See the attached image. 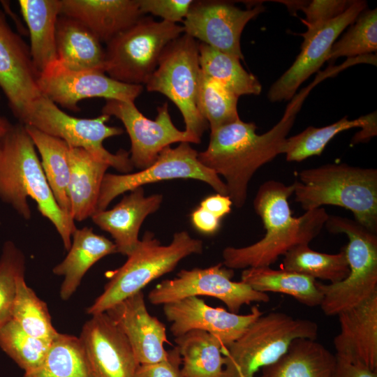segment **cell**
Masks as SVG:
<instances>
[{"instance_id": "1", "label": "cell", "mask_w": 377, "mask_h": 377, "mask_svg": "<svg viewBox=\"0 0 377 377\" xmlns=\"http://www.w3.org/2000/svg\"><path fill=\"white\" fill-rule=\"evenodd\" d=\"M307 90L292 98L281 120L262 135L256 124L241 119L211 131L208 147L198 153L199 161L226 180L228 195L237 208L247 198L248 184L263 165L281 154V148Z\"/></svg>"}, {"instance_id": "2", "label": "cell", "mask_w": 377, "mask_h": 377, "mask_svg": "<svg viewBox=\"0 0 377 377\" xmlns=\"http://www.w3.org/2000/svg\"><path fill=\"white\" fill-rule=\"evenodd\" d=\"M294 188V184L286 185L275 180L267 181L259 187L253 207L265 235L249 246L225 248L223 265L232 269L269 267L279 256L297 246L309 244L320 233L330 215L320 207L293 217L288 200Z\"/></svg>"}, {"instance_id": "3", "label": "cell", "mask_w": 377, "mask_h": 377, "mask_svg": "<svg viewBox=\"0 0 377 377\" xmlns=\"http://www.w3.org/2000/svg\"><path fill=\"white\" fill-rule=\"evenodd\" d=\"M30 197L42 216L54 225L68 251L77 228L57 205L45 176L34 142L22 124L11 126L0 144V200L24 219L31 212Z\"/></svg>"}, {"instance_id": "4", "label": "cell", "mask_w": 377, "mask_h": 377, "mask_svg": "<svg viewBox=\"0 0 377 377\" xmlns=\"http://www.w3.org/2000/svg\"><path fill=\"white\" fill-rule=\"evenodd\" d=\"M295 200L306 211L334 205L353 212L355 221L377 232V170L329 163L302 170L294 183Z\"/></svg>"}, {"instance_id": "5", "label": "cell", "mask_w": 377, "mask_h": 377, "mask_svg": "<svg viewBox=\"0 0 377 377\" xmlns=\"http://www.w3.org/2000/svg\"><path fill=\"white\" fill-rule=\"evenodd\" d=\"M202 242L186 231L177 232L171 242L162 244L151 232L147 231L127 260L111 272L103 292L86 309L89 315L105 312L120 301L142 291L154 279L172 271L184 258L201 253Z\"/></svg>"}, {"instance_id": "6", "label": "cell", "mask_w": 377, "mask_h": 377, "mask_svg": "<svg viewBox=\"0 0 377 377\" xmlns=\"http://www.w3.org/2000/svg\"><path fill=\"white\" fill-rule=\"evenodd\" d=\"M314 321L295 318L283 312H271L257 318L232 343L223 350L221 377H255L279 360L298 338H317Z\"/></svg>"}, {"instance_id": "7", "label": "cell", "mask_w": 377, "mask_h": 377, "mask_svg": "<svg viewBox=\"0 0 377 377\" xmlns=\"http://www.w3.org/2000/svg\"><path fill=\"white\" fill-rule=\"evenodd\" d=\"M325 227L331 233L348 237L344 249L349 267L346 278L330 284L317 282L323 295V312L338 316L377 293V235L355 220L340 216H329Z\"/></svg>"}, {"instance_id": "8", "label": "cell", "mask_w": 377, "mask_h": 377, "mask_svg": "<svg viewBox=\"0 0 377 377\" xmlns=\"http://www.w3.org/2000/svg\"><path fill=\"white\" fill-rule=\"evenodd\" d=\"M200 73L198 43L184 33L165 47L157 68L145 84L148 91L165 95L177 107L184 131L200 143L209 127L198 105Z\"/></svg>"}, {"instance_id": "9", "label": "cell", "mask_w": 377, "mask_h": 377, "mask_svg": "<svg viewBox=\"0 0 377 377\" xmlns=\"http://www.w3.org/2000/svg\"><path fill=\"white\" fill-rule=\"evenodd\" d=\"M184 33L183 26L142 16L107 43L105 73L123 83L145 84L165 47Z\"/></svg>"}, {"instance_id": "10", "label": "cell", "mask_w": 377, "mask_h": 377, "mask_svg": "<svg viewBox=\"0 0 377 377\" xmlns=\"http://www.w3.org/2000/svg\"><path fill=\"white\" fill-rule=\"evenodd\" d=\"M110 118L105 114L91 119L71 116L42 94L31 104L20 123L60 138L70 147L82 148L110 167L127 174L133 169L130 153L121 149L112 154L103 146L105 139L124 132L121 128L107 125Z\"/></svg>"}, {"instance_id": "11", "label": "cell", "mask_w": 377, "mask_h": 377, "mask_svg": "<svg viewBox=\"0 0 377 377\" xmlns=\"http://www.w3.org/2000/svg\"><path fill=\"white\" fill-rule=\"evenodd\" d=\"M198 153L188 142L168 146L150 166L137 172L116 175L106 173L103 177L96 212L105 210L118 195L144 185L173 179H193L209 184L219 194L228 195L225 182L198 160Z\"/></svg>"}, {"instance_id": "12", "label": "cell", "mask_w": 377, "mask_h": 377, "mask_svg": "<svg viewBox=\"0 0 377 377\" xmlns=\"http://www.w3.org/2000/svg\"><path fill=\"white\" fill-rule=\"evenodd\" d=\"M233 276V269L223 263L204 269H182L175 278L163 280L152 289L148 299L151 304L158 305L193 296L213 297L235 313L244 304L269 301L267 293L256 291L241 281H232Z\"/></svg>"}, {"instance_id": "13", "label": "cell", "mask_w": 377, "mask_h": 377, "mask_svg": "<svg viewBox=\"0 0 377 377\" xmlns=\"http://www.w3.org/2000/svg\"><path fill=\"white\" fill-rule=\"evenodd\" d=\"M102 114L114 116L122 122L131 140V162L133 168L140 170L152 165L159 153L171 144L200 143L175 126L167 103L158 107L154 120L141 113L133 101L106 100Z\"/></svg>"}, {"instance_id": "14", "label": "cell", "mask_w": 377, "mask_h": 377, "mask_svg": "<svg viewBox=\"0 0 377 377\" xmlns=\"http://www.w3.org/2000/svg\"><path fill=\"white\" fill-rule=\"evenodd\" d=\"M38 86L43 95L57 105L73 112L80 110L78 103L84 99L135 101L142 85L119 82L98 71H71L57 61L39 74Z\"/></svg>"}, {"instance_id": "15", "label": "cell", "mask_w": 377, "mask_h": 377, "mask_svg": "<svg viewBox=\"0 0 377 377\" xmlns=\"http://www.w3.org/2000/svg\"><path fill=\"white\" fill-rule=\"evenodd\" d=\"M264 10L261 4L243 10L227 1H194L183 20L184 34L244 59L240 45L242 31Z\"/></svg>"}, {"instance_id": "16", "label": "cell", "mask_w": 377, "mask_h": 377, "mask_svg": "<svg viewBox=\"0 0 377 377\" xmlns=\"http://www.w3.org/2000/svg\"><path fill=\"white\" fill-rule=\"evenodd\" d=\"M366 7L367 3L364 1H352L341 15L304 38L299 55L292 66L271 86L267 98L271 102L292 99L299 87L327 61L335 40L346 27L355 22Z\"/></svg>"}, {"instance_id": "17", "label": "cell", "mask_w": 377, "mask_h": 377, "mask_svg": "<svg viewBox=\"0 0 377 377\" xmlns=\"http://www.w3.org/2000/svg\"><path fill=\"white\" fill-rule=\"evenodd\" d=\"M163 312L171 323L170 330L175 337L191 330H203L217 338L223 350L263 314L258 306H254L249 313L239 315L212 307L194 296L163 304Z\"/></svg>"}, {"instance_id": "18", "label": "cell", "mask_w": 377, "mask_h": 377, "mask_svg": "<svg viewBox=\"0 0 377 377\" xmlns=\"http://www.w3.org/2000/svg\"><path fill=\"white\" fill-rule=\"evenodd\" d=\"M38 75L29 47L12 29L0 10V88L20 122L31 104L42 95Z\"/></svg>"}, {"instance_id": "19", "label": "cell", "mask_w": 377, "mask_h": 377, "mask_svg": "<svg viewBox=\"0 0 377 377\" xmlns=\"http://www.w3.org/2000/svg\"><path fill=\"white\" fill-rule=\"evenodd\" d=\"M79 339L92 377H135L139 364L131 346L105 312L92 315Z\"/></svg>"}, {"instance_id": "20", "label": "cell", "mask_w": 377, "mask_h": 377, "mask_svg": "<svg viewBox=\"0 0 377 377\" xmlns=\"http://www.w3.org/2000/svg\"><path fill=\"white\" fill-rule=\"evenodd\" d=\"M105 313L126 337L139 364L167 360L165 327L148 312L142 291L115 304Z\"/></svg>"}, {"instance_id": "21", "label": "cell", "mask_w": 377, "mask_h": 377, "mask_svg": "<svg viewBox=\"0 0 377 377\" xmlns=\"http://www.w3.org/2000/svg\"><path fill=\"white\" fill-rule=\"evenodd\" d=\"M340 332L334 339L336 357L377 368V293L339 315Z\"/></svg>"}, {"instance_id": "22", "label": "cell", "mask_w": 377, "mask_h": 377, "mask_svg": "<svg viewBox=\"0 0 377 377\" xmlns=\"http://www.w3.org/2000/svg\"><path fill=\"white\" fill-rule=\"evenodd\" d=\"M162 202L161 194L146 196L144 188L138 187L129 191L113 208L97 211L91 218L110 234L117 253L128 256L140 242L138 235L145 219L156 212Z\"/></svg>"}, {"instance_id": "23", "label": "cell", "mask_w": 377, "mask_h": 377, "mask_svg": "<svg viewBox=\"0 0 377 377\" xmlns=\"http://www.w3.org/2000/svg\"><path fill=\"white\" fill-rule=\"evenodd\" d=\"M61 15L84 24L106 44L142 15L138 0H61Z\"/></svg>"}, {"instance_id": "24", "label": "cell", "mask_w": 377, "mask_h": 377, "mask_svg": "<svg viewBox=\"0 0 377 377\" xmlns=\"http://www.w3.org/2000/svg\"><path fill=\"white\" fill-rule=\"evenodd\" d=\"M66 258L53 269L54 274L64 276L59 295L68 300L77 290L87 271L103 257L117 253L113 242L95 233L93 228H76Z\"/></svg>"}, {"instance_id": "25", "label": "cell", "mask_w": 377, "mask_h": 377, "mask_svg": "<svg viewBox=\"0 0 377 377\" xmlns=\"http://www.w3.org/2000/svg\"><path fill=\"white\" fill-rule=\"evenodd\" d=\"M57 62L71 71L105 73V49L98 38L82 22L65 15L56 27Z\"/></svg>"}, {"instance_id": "26", "label": "cell", "mask_w": 377, "mask_h": 377, "mask_svg": "<svg viewBox=\"0 0 377 377\" xmlns=\"http://www.w3.org/2000/svg\"><path fill=\"white\" fill-rule=\"evenodd\" d=\"M68 157L71 217L80 222L96 212L102 182L110 166L82 148L69 146Z\"/></svg>"}, {"instance_id": "27", "label": "cell", "mask_w": 377, "mask_h": 377, "mask_svg": "<svg viewBox=\"0 0 377 377\" xmlns=\"http://www.w3.org/2000/svg\"><path fill=\"white\" fill-rule=\"evenodd\" d=\"M28 27L32 62L40 74L57 61L56 27L61 15V0H20Z\"/></svg>"}, {"instance_id": "28", "label": "cell", "mask_w": 377, "mask_h": 377, "mask_svg": "<svg viewBox=\"0 0 377 377\" xmlns=\"http://www.w3.org/2000/svg\"><path fill=\"white\" fill-rule=\"evenodd\" d=\"M337 358L314 339L298 338L260 377H332Z\"/></svg>"}, {"instance_id": "29", "label": "cell", "mask_w": 377, "mask_h": 377, "mask_svg": "<svg viewBox=\"0 0 377 377\" xmlns=\"http://www.w3.org/2000/svg\"><path fill=\"white\" fill-rule=\"evenodd\" d=\"M241 281L260 293L288 295L310 307L320 306L323 300L316 279L283 269H274L270 267L246 268L242 273Z\"/></svg>"}, {"instance_id": "30", "label": "cell", "mask_w": 377, "mask_h": 377, "mask_svg": "<svg viewBox=\"0 0 377 377\" xmlns=\"http://www.w3.org/2000/svg\"><path fill=\"white\" fill-rule=\"evenodd\" d=\"M24 126L40 155L45 176L57 205L65 215L73 221L68 192L69 145L63 140L45 134L33 126Z\"/></svg>"}, {"instance_id": "31", "label": "cell", "mask_w": 377, "mask_h": 377, "mask_svg": "<svg viewBox=\"0 0 377 377\" xmlns=\"http://www.w3.org/2000/svg\"><path fill=\"white\" fill-rule=\"evenodd\" d=\"M185 377H221L224 364L223 347L217 338L200 330L175 337Z\"/></svg>"}, {"instance_id": "32", "label": "cell", "mask_w": 377, "mask_h": 377, "mask_svg": "<svg viewBox=\"0 0 377 377\" xmlns=\"http://www.w3.org/2000/svg\"><path fill=\"white\" fill-rule=\"evenodd\" d=\"M199 64L201 72L220 82L238 97L258 95L262 86L258 80L242 66L240 59L198 43Z\"/></svg>"}, {"instance_id": "33", "label": "cell", "mask_w": 377, "mask_h": 377, "mask_svg": "<svg viewBox=\"0 0 377 377\" xmlns=\"http://www.w3.org/2000/svg\"><path fill=\"white\" fill-rule=\"evenodd\" d=\"M23 377H92L79 337L58 332L47 354L36 369Z\"/></svg>"}, {"instance_id": "34", "label": "cell", "mask_w": 377, "mask_h": 377, "mask_svg": "<svg viewBox=\"0 0 377 377\" xmlns=\"http://www.w3.org/2000/svg\"><path fill=\"white\" fill-rule=\"evenodd\" d=\"M374 122H377L376 112L354 120H349L345 116L335 123L320 128L309 126L301 133L286 138L281 154H286V160L290 162L302 161L312 156H319L338 133L356 127L363 128Z\"/></svg>"}, {"instance_id": "35", "label": "cell", "mask_w": 377, "mask_h": 377, "mask_svg": "<svg viewBox=\"0 0 377 377\" xmlns=\"http://www.w3.org/2000/svg\"><path fill=\"white\" fill-rule=\"evenodd\" d=\"M281 269L330 283L343 280L349 273L344 249L336 254H328L312 250L309 244L297 246L286 253Z\"/></svg>"}, {"instance_id": "36", "label": "cell", "mask_w": 377, "mask_h": 377, "mask_svg": "<svg viewBox=\"0 0 377 377\" xmlns=\"http://www.w3.org/2000/svg\"><path fill=\"white\" fill-rule=\"evenodd\" d=\"M12 320L28 334L52 341L58 334L54 327L47 304L25 282L24 275L16 281V295Z\"/></svg>"}, {"instance_id": "37", "label": "cell", "mask_w": 377, "mask_h": 377, "mask_svg": "<svg viewBox=\"0 0 377 377\" xmlns=\"http://www.w3.org/2000/svg\"><path fill=\"white\" fill-rule=\"evenodd\" d=\"M238 98L222 84L201 72L198 105L211 131L240 119L237 112Z\"/></svg>"}, {"instance_id": "38", "label": "cell", "mask_w": 377, "mask_h": 377, "mask_svg": "<svg viewBox=\"0 0 377 377\" xmlns=\"http://www.w3.org/2000/svg\"><path fill=\"white\" fill-rule=\"evenodd\" d=\"M52 341L28 334L12 319L0 329V348L24 372L42 363Z\"/></svg>"}, {"instance_id": "39", "label": "cell", "mask_w": 377, "mask_h": 377, "mask_svg": "<svg viewBox=\"0 0 377 377\" xmlns=\"http://www.w3.org/2000/svg\"><path fill=\"white\" fill-rule=\"evenodd\" d=\"M377 50V9L363 10L343 37L334 43L327 61L340 57H361Z\"/></svg>"}, {"instance_id": "40", "label": "cell", "mask_w": 377, "mask_h": 377, "mask_svg": "<svg viewBox=\"0 0 377 377\" xmlns=\"http://www.w3.org/2000/svg\"><path fill=\"white\" fill-rule=\"evenodd\" d=\"M22 251L11 241L4 243L0 257V329L12 318L17 279L25 274Z\"/></svg>"}, {"instance_id": "41", "label": "cell", "mask_w": 377, "mask_h": 377, "mask_svg": "<svg viewBox=\"0 0 377 377\" xmlns=\"http://www.w3.org/2000/svg\"><path fill=\"white\" fill-rule=\"evenodd\" d=\"M304 1L300 10L306 15L302 22L307 29L301 35L304 38L311 36L319 27L341 15L350 5L352 1L313 0Z\"/></svg>"}, {"instance_id": "42", "label": "cell", "mask_w": 377, "mask_h": 377, "mask_svg": "<svg viewBox=\"0 0 377 377\" xmlns=\"http://www.w3.org/2000/svg\"><path fill=\"white\" fill-rule=\"evenodd\" d=\"M193 0H138L141 14L151 13L163 20L177 24L183 22Z\"/></svg>"}, {"instance_id": "43", "label": "cell", "mask_w": 377, "mask_h": 377, "mask_svg": "<svg viewBox=\"0 0 377 377\" xmlns=\"http://www.w3.org/2000/svg\"><path fill=\"white\" fill-rule=\"evenodd\" d=\"M167 360L155 364H139L135 377H185L181 370L182 358L177 346L168 351Z\"/></svg>"}, {"instance_id": "44", "label": "cell", "mask_w": 377, "mask_h": 377, "mask_svg": "<svg viewBox=\"0 0 377 377\" xmlns=\"http://www.w3.org/2000/svg\"><path fill=\"white\" fill-rule=\"evenodd\" d=\"M191 218L193 226L205 234H213L220 227V219L200 207L192 212Z\"/></svg>"}, {"instance_id": "45", "label": "cell", "mask_w": 377, "mask_h": 377, "mask_svg": "<svg viewBox=\"0 0 377 377\" xmlns=\"http://www.w3.org/2000/svg\"><path fill=\"white\" fill-rule=\"evenodd\" d=\"M336 358L337 363L332 377H377L376 370Z\"/></svg>"}, {"instance_id": "46", "label": "cell", "mask_w": 377, "mask_h": 377, "mask_svg": "<svg viewBox=\"0 0 377 377\" xmlns=\"http://www.w3.org/2000/svg\"><path fill=\"white\" fill-rule=\"evenodd\" d=\"M232 205V200L228 195L216 193L205 198L200 202V207L221 219L230 213Z\"/></svg>"}, {"instance_id": "47", "label": "cell", "mask_w": 377, "mask_h": 377, "mask_svg": "<svg viewBox=\"0 0 377 377\" xmlns=\"http://www.w3.org/2000/svg\"><path fill=\"white\" fill-rule=\"evenodd\" d=\"M11 126L10 121L0 113V144Z\"/></svg>"}]
</instances>
